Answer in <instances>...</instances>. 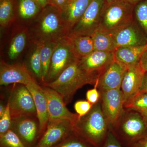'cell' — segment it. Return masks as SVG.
Returning a JSON list of instances; mask_svg holds the SVG:
<instances>
[{
	"label": "cell",
	"instance_id": "1",
	"mask_svg": "<svg viewBox=\"0 0 147 147\" xmlns=\"http://www.w3.org/2000/svg\"><path fill=\"white\" fill-rule=\"evenodd\" d=\"M99 76L82 68L79 59L69 65L53 82L41 86L50 87L61 95L66 105L71 102L76 92L87 84L94 85Z\"/></svg>",
	"mask_w": 147,
	"mask_h": 147
},
{
	"label": "cell",
	"instance_id": "2",
	"mask_svg": "<svg viewBox=\"0 0 147 147\" xmlns=\"http://www.w3.org/2000/svg\"><path fill=\"white\" fill-rule=\"evenodd\" d=\"M73 129L76 134L93 147H102L110 128L102 112L100 100L92 105L88 114L78 119Z\"/></svg>",
	"mask_w": 147,
	"mask_h": 147
},
{
	"label": "cell",
	"instance_id": "3",
	"mask_svg": "<svg viewBox=\"0 0 147 147\" xmlns=\"http://www.w3.org/2000/svg\"><path fill=\"white\" fill-rule=\"evenodd\" d=\"M34 30L36 41L40 42H57L69 34L61 11L51 5L38 13Z\"/></svg>",
	"mask_w": 147,
	"mask_h": 147
},
{
	"label": "cell",
	"instance_id": "4",
	"mask_svg": "<svg viewBox=\"0 0 147 147\" xmlns=\"http://www.w3.org/2000/svg\"><path fill=\"white\" fill-rule=\"evenodd\" d=\"M110 130L123 146L131 147L147 137V119L137 111L125 109L116 125Z\"/></svg>",
	"mask_w": 147,
	"mask_h": 147
},
{
	"label": "cell",
	"instance_id": "5",
	"mask_svg": "<svg viewBox=\"0 0 147 147\" xmlns=\"http://www.w3.org/2000/svg\"><path fill=\"white\" fill-rule=\"evenodd\" d=\"M135 5L127 0L104 4L98 29L113 35L134 21Z\"/></svg>",
	"mask_w": 147,
	"mask_h": 147
},
{
	"label": "cell",
	"instance_id": "6",
	"mask_svg": "<svg viewBox=\"0 0 147 147\" xmlns=\"http://www.w3.org/2000/svg\"><path fill=\"white\" fill-rule=\"evenodd\" d=\"M78 59L66 36L60 40L54 50L48 74L42 84L53 82Z\"/></svg>",
	"mask_w": 147,
	"mask_h": 147
},
{
	"label": "cell",
	"instance_id": "7",
	"mask_svg": "<svg viewBox=\"0 0 147 147\" xmlns=\"http://www.w3.org/2000/svg\"><path fill=\"white\" fill-rule=\"evenodd\" d=\"M8 100L12 119L37 116L33 97L25 85L13 84Z\"/></svg>",
	"mask_w": 147,
	"mask_h": 147
},
{
	"label": "cell",
	"instance_id": "8",
	"mask_svg": "<svg viewBox=\"0 0 147 147\" xmlns=\"http://www.w3.org/2000/svg\"><path fill=\"white\" fill-rule=\"evenodd\" d=\"M10 129L18 135L26 147H34L42 136L37 116L12 119Z\"/></svg>",
	"mask_w": 147,
	"mask_h": 147
},
{
	"label": "cell",
	"instance_id": "9",
	"mask_svg": "<svg viewBox=\"0 0 147 147\" xmlns=\"http://www.w3.org/2000/svg\"><path fill=\"white\" fill-rule=\"evenodd\" d=\"M102 112L110 126H115L125 110L123 96L121 89L108 90L100 92Z\"/></svg>",
	"mask_w": 147,
	"mask_h": 147
},
{
	"label": "cell",
	"instance_id": "10",
	"mask_svg": "<svg viewBox=\"0 0 147 147\" xmlns=\"http://www.w3.org/2000/svg\"><path fill=\"white\" fill-rule=\"evenodd\" d=\"M105 0H92L69 34L91 36L99 27Z\"/></svg>",
	"mask_w": 147,
	"mask_h": 147
},
{
	"label": "cell",
	"instance_id": "11",
	"mask_svg": "<svg viewBox=\"0 0 147 147\" xmlns=\"http://www.w3.org/2000/svg\"><path fill=\"white\" fill-rule=\"evenodd\" d=\"M42 86L47 99L49 121L66 120L73 125L79 118L77 114L70 112L66 107L63 97L50 87Z\"/></svg>",
	"mask_w": 147,
	"mask_h": 147
},
{
	"label": "cell",
	"instance_id": "12",
	"mask_svg": "<svg viewBox=\"0 0 147 147\" xmlns=\"http://www.w3.org/2000/svg\"><path fill=\"white\" fill-rule=\"evenodd\" d=\"M73 131V125L70 121H49L46 130L34 147H54Z\"/></svg>",
	"mask_w": 147,
	"mask_h": 147
},
{
	"label": "cell",
	"instance_id": "13",
	"mask_svg": "<svg viewBox=\"0 0 147 147\" xmlns=\"http://www.w3.org/2000/svg\"><path fill=\"white\" fill-rule=\"evenodd\" d=\"M37 82L28 69L25 65L9 64L4 61L0 62V85L6 86L19 84L26 86Z\"/></svg>",
	"mask_w": 147,
	"mask_h": 147
},
{
	"label": "cell",
	"instance_id": "14",
	"mask_svg": "<svg viewBox=\"0 0 147 147\" xmlns=\"http://www.w3.org/2000/svg\"><path fill=\"white\" fill-rule=\"evenodd\" d=\"M145 73L139 63L127 69L121 88L124 105L139 93Z\"/></svg>",
	"mask_w": 147,
	"mask_h": 147
},
{
	"label": "cell",
	"instance_id": "15",
	"mask_svg": "<svg viewBox=\"0 0 147 147\" xmlns=\"http://www.w3.org/2000/svg\"><path fill=\"white\" fill-rule=\"evenodd\" d=\"M117 47H133L147 43V37L133 21L113 35Z\"/></svg>",
	"mask_w": 147,
	"mask_h": 147
},
{
	"label": "cell",
	"instance_id": "16",
	"mask_svg": "<svg viewBox=\"0 0 147 147\" xmlns=\"http://www.w3.org/2000/svg\"><path fill=\"white\" fill-rule=\"evenodd\" d=\"M127 68L115 59L99 76L97 86L99 92L121 89L124 75Z\"/></svg>",
	"mask_w": 147,
	"mask_h": 147
},
{
	"label": "cell",
	"instance_id": "17",
	"mask_svg": "<svg viewBox=\"0 0 147 147\" xmlns=\"http://www.w3.org/2000/svg\"><path fill=\"white\" fill-rule=\"evenodd\" d=\"M114 52L94 51L89 55L79 59L82 68L87 72L99 76L115 60Z\"/></svg>",
	"mask_w": 147,
	"mask_h": 147
},
{
	"label": "cell",
	"instance_id": "18",
	"mask_svg": "<svg viewBox=\"0 0 147 147\" xmlns=\"http://www.w3.org/2000/svg\"><path fill=\"white\" fill-rule=\"evenodd\" d=\"M26 86L33 97L36 108L37 117L39 121L40 132L42 136L47 128L49 121L46 96L42 86L37 82H33Z\"/></svg>",
	"mask_w": 147,
	"mask_h": 147
},
{
	"label": "cell",
	"instance_id": "19",
	"mask_svg": "<svg viewBox=\"0 0 147 147\" xmlns=\"http://www.w3.org/2000/svg\"><path fill=\"white\" fill-rule=\"evenodd\" d=\"M92 1L70 0L61 11L62 17L69 33L82 18Z\"/></svg>",
	"mask_w": 147,
	"mask_h": 147
},
{
	"label": "cell",
	"instance_id": "20",
	"mask_svg": "<svg viewBox=\"0 0 147 147\" xmlns=\"http://www.w3.org/2000/svg\"><path fill=\"white\" fill-rule=\"evenodd\" d=\"M147 50V43L133 47H118L114 52L115 59L128 67L139 63L142 55Z\"/></svg>",
	"mask_w": 147,
	"mask_h": 147
},
{
	"label": "cell",
	"instance_id": "21",
	"mask_svg": "<svg viewBox=\"0 0 147 147\" xmlns=\"http://www.w3.org/2000/svg\"><path fill=\"white\" fill-rule=\"evenodd\" d=\"M66 37L74 52L79 59L89 55L94 51L91 36L69 34Z\"/></svg>",
	"mask_w": 147,
	"mask_h": 147
},
{
	"label": "cell",
	"instance_id": "22",
	"mask_svg": "<svg viewBox=\"0 0 147 147\" xmlns=\"http://www.w3.org/2000/svg\"><path fill=\"white\" fill-rule=\"evenodd\" d=\"M91 36L94 51L115 52L117 48L113 36L108 33L97 29Z\"/></svg>",
	"mask_w": 147,
	"mask_h": 147
},
{
	"label": "cell",
	"instance_id": "23",
	"mask_svg": "<svg viewBox=\"0 0 147 147\" xmlns=\"http://www.w3.org/2000/svg\"><path fill=\"white\" fill-rule=\"evenodd\" d=\"M35 46L29 57L28 67L34 78L36 82L41 85L42 81V66L40 56L41 42L36 41Z\"/></svg>",
	"mask_w": 147,
	"mask_h": 147
},
{
	"label": "cell",
	"instance_id": "24",
	"mask_svg": "<svg viewBox=\"0 0 147 147\" xmlns=\"http://www.w3.org/2000/svg\"><path fill=\"white\" fill-rule=\"evenodd\" d=\"M40 42L41 46L40 49V56L42 66L43 84L45 82L48 74L51 59L55 47L57 44L58 41H45Z\"/></svg>",
	"mask_w": 147,
	"mask_h": 147
},
{
	"label": "cell",
	"instance_id": "25",
	"mask_svg": "<svg viewBox=\"0 0 147 147\" xmlns=\"http://www.w3.org/2000/svg\"><path fill=\"white\" fill-rule=\"evenodd\" d=\"M42 8L34 0H18V11L24 19L33 18L38 15Z\"/></svg>",
	"mask_w": 147,
	"mask_h": 147
},
{
	"label": "cell",
	"instance_id": "26",
	"mask_svg": "<svg viewBox=\"0 0 147 147\" xmlns=\"http://www.w3.org/2000/svg\"><path fill=\"white\" fill-rule=\"evenodd\" d=\"M27 41V35L25 32L17 34L12 39L9 45L8 55L11 60H14L18 57L26 46Z\"/></svg>",
	"mask_w": 147,
	"mask_h": 147
},
{
	"label": "cell",
	"instance_id": "27",
	"mask_svg": "<svg viewBox=\"0 0 147 147\" xmlns=\"http://www.w3.org/2000/svg\"><path fill=\"white\" fill-rule=\"evenodd\" d=\"M134 20L147 37V0H143L135 5Z\"/></svg>",
	"mask_w": 147,
	"mask_h": 147
},
{
	"label": "cell",
	"instance_id": "28",
	"mask_svg": "<svg viewBox=\"0 0 147 147\" xmlns=\"http://www.w3.org/2000/svg\"><path fill=\"white\" fill-rule=\"evenodd\" d=\"M124 108L137 111L147 119V93L139 92L125 105Z\"/></svg>",
	"mask_w": 147,
	"mask_h": 147
},
{
	"label": "cell",
	"instance_id": "29",
	"mask_svg": "<svg viewBox=\"0 0 147 147\" xmlns=\"http://www.w3.org/2000/svg\"><path fill=\"white\" fill-rule=\"evenodd\" d=\"M53 147H94L74 131Z\"/></svg>",
	"mask_w": 147,
	"mask_h": 147
},
{
	"label": "cell",
	"instance_id": "30",
	"mask_svg": "<svg viewBox=\"0 0 147 147\" xmlns=\"http://www.w3.org/2000/svg\"><path fill=\"white\" fill-rule=\"evenodd\" d=\"M13 14L12 0H4L0 3V24L5 27L9 23Z\"/></svg>",
	"mask_w": 147,
	"mask_h": 147
},
{
	"label": "cell",
	"instance_id": "31",
	"mask_svg": "<svg viewBox=\"0 0 147 147\" xmlns=\"http://www.w3.org/2000/svg\"><path fill=\"white\" fill-rule=\"evenodd\" d=\"M0 147H26L11 129L0 135Z\"/></svg>",
	"mask_w": 147,
	"mask_h": 147
},
{
	"label": "cell",
	"instance_id": "32",
	"mask_svg": "<svg viewBox=\"0 0 147 147\" xmlns=\"http://www.w3.org/2000/svg\"><path fill=\"white\" fill-rule=\"evenodd\" d=\"M11 121L12 118L11 115L9 101L8 100L6 104L4 113L0 117V135H2L10 129Z\"/></svg>",
	"mask_w": 147,
	"mask_h": 147
},
{
	"label": "cell",
	"instance_id": "33",
	"mask_svg": "<svg viewBox=\"0 0 147 147\" xmlns=\"http://www.w3.org/2000/svg\"><path fill=\"white\" fill-rule=\"evenodd\" d=\"M92 105L87 100H78L74 103V109L80 118L90 112Z\"/></svg>",
	"mask_w": 147,
	"mask_h": 147
},
{
	"label": "cell",
	"instance_id": "34",
	"mask_svg": "<svg viewBox=\"0 0 147 147\" xmlns=\"http://www.w3.org/2000/svg\"><path fill=\"white\" fill-rule=\"evenodd\" d=\"M98 79L94 85V88L92 89L88 90L86 94L87 100L92 105H94L100 100V94L98 89Z\"/></svg>",
	"mask_w": 147,
	"mask_h": 147
},
{
	"label": "cell",
	"instance_id": "35",
	"mask_svg": "<svg viewBox=\"0 0 147 147\" xmlns=\"http://www.w3.org/2000/svg\"><path fill=\"white\" fill-rule=\"evenodd\" d=\"M102 147H123V146L121 144L110 129Z\"/></svg>",
	"mask_w": 147,
	"mask_h": 147
},
{
	"label": "cell",
	"instance_id": "36",
	"mask_svg": "<svg viewBox=\"0 0 147 147\" xmlns=\"http://www.w3.org/2000/svg\"><path fill=\"white\" fill-rule=\"evenodd\" d=\"M70 0H50V4L61 11Z\"/></svg>",
	"mask_w": 147,
	"mask_h": 147
},
{
	"label": "cell",
	"instance_id": "37",
	"mask_svg": "<svg viewBox=\"0 0 147 147\" xmlns=\"http://www.w3.org/2000/svg\"><path fill=\"white\" fill-rule=\"evenodd\" d=\"M139 64L143 71L145 73L147 72V50L141 56Z\"/></svg>",
	"mask_w": 147,
	"mask_h": 147
},
{
	"label": "cell",
	"instance_id": "38",
	"mask_svg": "<svg viewBox=\"0 0 147 147\" xmlns=\"http://www.w3.org/2000/svg\"><path fill=\"white\" fill-rule=\"evenodd\" d=\"M131 147H147V136L136 142Z\"/></svg>",
	"mask_w": 147,
	"mask_h": 147
},
{
	"label": "cell",
	"instance_id": "39",
	"mask_svg": "<svg viewBox=\"0 0 147 147\" xmlns=\"http://www.w3.org/2000/svg\"><path fill=\"white\" fill-rule=\"evenodd\" d=\"M139 92L147 93V72L145 73Z\"/></svg>",
	"mask_w": 147,
	"mask_h": 147
},
{
	"label": "cell",
	"instance_id": "40",
	"mask_svg": "<svg viewBox=\"0 0 147 147\" xmlns=\"http://www.w3.org/2000/svg\"><path fill=\"white\" fill-rule=\"evenodd\" d=\"M41 7L43 8L50 4V0H34Z\"/></svg>",
	"mask_w": 147,
	"mask_h": 147
},
{
	"label": "cell",
	"instance_id": "41",
	"mask_svg": "<svg viewBox=\"0 0 147 147\" xmlns=\"http://www.w3.org/2000/svg\"><path fill=\"white\" fill-rule=\"evenodd\" d=\"M5 106L6 105H4L3 102L1 101V104H0V117L2 116L3 114L4 113Z\"/></svg>",
	"mask_w": 147,
	"mask_h": 147
},
{
	"label": "cell",
	"instance_id": "42",
	"mask_svg": "<svg viewBox=\"0 0 147 147\" xmlns=\"http://www.w3.org/2000/svg\"><path fill=\"white\" fill-rule=\"evenodd\" d=\"M121 1H123V0H105V3L108 4L113 3Z\"/></svg>",
	"mask_w": 147,
	"mask_h": 147
},
{
	"label": "cell",
	"instance_id": "43",
	"mask_svg": "<svg viewBox=\"0 0 147 147\" xmlns=\"http://www.w3.org/2000/svg\"><path fill=\"white\" fill-rule=\"evenodd\" d=\"M127 1L129 2V3L132 4L136 5L138 3L142 1L143 0H127Z\"/></svg>",
	"mask_w": 147,
	"mask_h": 147
},
{
	"label": "cell",
	"instance_id": "44",
	"mask_svg": "<svg viewBox=\"0 0 147 147\" xmlns=\"http://www.w3.org/2000/svg\"><path fill=\"white\" fill-rule=\"evenodd\" d=\"M4 1V0H0V1Z\"/></svg>",
	"mask_w": 147,
	"mask_h": 147
}]
</instances>
